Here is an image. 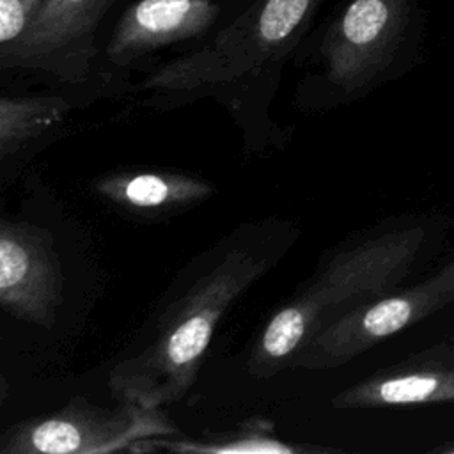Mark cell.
I'll return each instance as SVG.
<instances>
[{
    "mask_svg": "<svg viewBox=\"0 0 454 454\" xmlns=\"http://www.w3.org/2000/svg\"><path fill=\"white\" fill-rule=\"evenodd\" d=\"M408 0H346L316 37V78L353 98L381 83L394 67L410 25Z\"/></svg>",
    "mask_w": 454,
    "mask_h": 454,
    "instance_id": "5b68a950",
    "label": "cell"
},
{
    "mask_svg": "<svg viewBox=\"0 0 454 454\" xmlns=\"http://www.w3.org/2000/svg\"><path fill=\"white\" fill-rule=\"evenodd\" d=\"M44 0H0V59L21 41Z\"/></svg>",
    "mask_w": 454,
    "mask_h": 454,
    "instance_id": "5bb4252c",
    "label": "cell"
},
{
    "mask_svg": "<svg viewBox=\"0 0 454 454\" xmlns=\"http://www.w3.org/2000/svg\"><path fill=\"white\" fill-rule=\"evenodd\" d=\"M449 339H450V340H454V332L450 333V337H449Z\"/></svg>",
    "mask_w": 454,
    "mask_h": 454,
    "instance_id": "2e32d148",
    "label": "cell"
},
{
    "mask_svg": "<svg viewBox=\"0 0 454 454\" xmlns=\"http://www.w3.org/2000/svg\"><path fill=\"white\" fill-rule=\"evenodd\" d=\"M433 452H436V454H454V438L442 442L438 447L433 449Z\"/></svg>",
    "mask_w": 454,
    "mask_h": 454,
    "instance_id": "9a60e30c",
    "label": "cell"
},
{
    "mask_svg": "<svg viewBox=\"0 0 454 454\" xmlns=\"http://www.w3.org/2000/svg\"><path fill=\"white\" fill-rule=\"evenodd\" d=\"M117 2L44 0L16 48L0 59L2 69L35 71L67 83L83 82L98 55L99 25Z\"/></svg>",
    "mask_w": 454,
    "mask_h": 454,
    "instance_id": "52a82bcc",
    "label": "cell"
},
{
    "mask_svg": "<svg viewBox=\"0 0 454 454\" xmlns=\"http://www.w3.org/2000/svg\"><path fill=\"white\" fill-rule=\"evenodd\" d=\"M94 193L138 216H167L207 200L215 184L186 174L167 168H117L110 170L92 183Z\"/></svg>",
    "mask_w": 454,
    "mask_h": 454,
    "instance_id": "8fae6325",
    "label": "cell"
},
{
    "mask_svg": "<svg viewBox=\"0 0 454 454\" xmlns=\"http://www.w3.org/2000/svg\"><path fill=\"white\" fill-rule=\"evenodd\" d=\"M454 403V340L447 339L381 367L332 397L335 410Z\"/></svg>",
    "mask_w": 454,
    "mask_h": 454,
    "instance_id": "30bf717a",
    "label": "cell"
},
{
    "mask_svg": "<svg viewBox=\"0 0 454 454\" xmlns=\"http://www.w3.org/2000/svg\"><path fill=\"white\" fill-rule=\"evenodd\" d=\"M280 220L245 223L199 254L108 371L115 401L168 406L197 381L220 319L294 243Z\"/></svg>",
    "mask_w": 454,
    "mask_h": 454,
    "instance_id": "6da1fadb",
    "label": "cell"
},
{
    "mask_svg": "<svg viewBox=\"0 0 454 454\" xmlns=\"http://www.w3.org/2000/svg\"><path fill=\"white\" fill-rule=\"evenodd\" d=\"M427 239V227L417 222L376 231L333 250L268 319L250 349L247 371L255 378L275 376L323 328L399 289Z\"/></svg>",
    "mask_w": 454,
    "mask_h": 454,
    "instance_id": "7a4b0ae2",
    "label": "cell"
},
{
    "mask_svg": "<svg viewBox=\"0 0 454 454\" xmlns=\"http://www.w3.org/2000/svg\"><path fill=\"white\" fill-rule=\"evenodd\" d=\"M247 0H137L121 14L105 44L112 67L137 60L176 43L206 39Z\"/></svg>",
    "mask_w": 454,
    "mask_h": 454,
    "instance_id": "9c48e42d",
    "label": "cell"
},
{
    "mask_svg": "<svg viewBox=\"0 0 454 454\" xmlns=\"http://www.w3.org/2000/svg\"><path fill=\"white\" fill-rule=\"evenodd\" d=\"M325 0H247L197 48L176 57L137 87L165 105L273 87L287 59L307 39Z\"/></svg>",
    "mask_w": 454,
    "mask_h": 454,
    "instance_id": "3957f363",
    "label": "cell"
},
{
    "mask_svg": "<svg viewBox=\"0 0 454 454\" xmlns=\"http://www.w3.org/2000/svg\"><path fill=\"white\" fill-rule=\"evenodd\" d=\"M454 303V257L426 278L364 303L316 333L287 369H335Z\"/></svg>",
    "mask_w": 454,
    "mask_h": 454,
    "instance_id": "8992f818",
    "label": "cell"
},
{
    "mask_svg": "<svg viewBox=\"0 0 454 454\" xmlns=\"http://www.w3.org/2000/svg\"><path fill=\"white\" fill-rule=\"evenodd\" d=\"M156 449L172 452H192V454H301V452H332V449L310 447V445H293L280 440L275 434L273 422L262 417H252L241 422L238 427L213 433L202 438H181L172 436L153 438L145 452Z\"/></svg>",
    "mask_w": 454,
    "mask_h": 454,
    "instance_id": "7c38bea8",
    "label": "cell"
},
{
    "mask_svg": "<svg viewBox=\"0 0 454 454\" xmlns=\"http://www.w3.org/2000/svg\"><path fill=\"white\" fill-rule=\"evenodd\" d=\"M115 403L98 406L78 395L50 415L20 420L0 434V454L145 452L153 438L179 433L165 406Z\"/></svg>",
    "mask_w": 454,
    "mask_h": 454,
    "instance_id": "277c9868",
    "label": "cell"
},
{
    "mask_svg": "<svg viewBox=\"0 0 454 454\" xmlns=\"http://www.w3.org/2000/svg\"><path fill=\"white\" fill-rule=\"evenodd\" d=\"M64 301L53 234L30 222H0V305L16 319L51 328Z\"/></svg>",
    "mask_w": 454,
    "mask_h": 454,
    "instance_id": "ba28073f",
    "label": "cell"
},
{
    "mask_svg": "<svg viewBox=\"0 0 454 454\" xmlns=\"http://www.w3.org/2000/svg\"><path fill=\"white\" fill-rule=\"evenodd\" d=\"M71 105L60 96H2L0 98V158L20 153L34 138L57 128Z\"/></svg>",
    "mask_w": 454,
    "mask_h": 454,
    "instance_id": "4fadbf2b",
    "label": "cell"
}]
</instances>
